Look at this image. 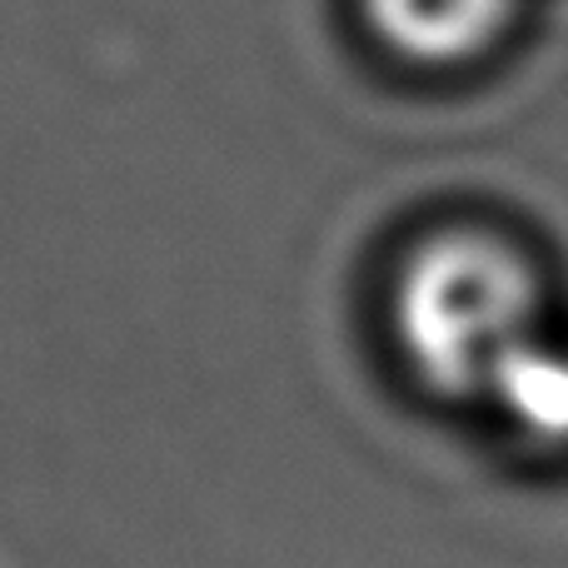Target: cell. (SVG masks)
<instances>
[{
	"label": "cell",
	"mask_w": 568,
	"mask_h": 568,
	"mask_svg": "<svg viewBox=\"0 0 568 568\" xmlns=\"http://www.w3.org/2000/svg\"><path fill=\"white\" fill-rule=\"evenodd\" d=\"M484 399L539 444H568V349L544 334L509 354Z\"/></svg>",
	"instance_id": "3957f363"
},
{
	"label": "cell",
	"mask_w": 568,
	"mask_h": 568,
	"mask_svg": "<svg viewBox=\"0 0 568 568\" xmlns=\"http://www.w3.org/2000/svg\"><path fill=\"white\" fill-rule=\"evenodd\" d=\"M534 280L489 235H444L414 255L394 294V329L414 374L444 399H484L534 334Z\"/></svg>",
	"instance_id": "6da1fadb"
},
{
	"label": "cell",
	"mask_w": 568,
	"mask_h": 568,
	"mask_svg": "<svg viewBox=\"0 0 568 568\" xmlns=\"http://www.w3.org/2000/svg\"><path fill=\"white\" fill-rule=\"evenodd\" d=\"M369 20L399 55L454 65L479 55L504 30L514 0H364Z\"/></svg>",
	"instance_id": "7a4b0ae2"
}]
</instances>
